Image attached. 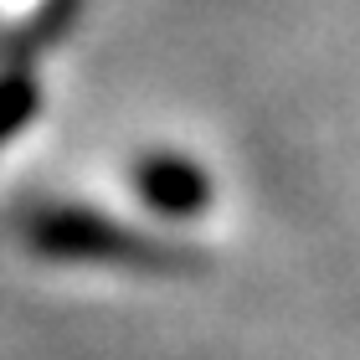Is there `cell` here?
<instances>
[{
	"label": "cell",
	"mask_w": 360,
	"mask_h": 360,
	"mask_svg": "<svg viewBox=\"0 0 360 360\" xmlns=\"http://www.w3.org/2000/svg\"><path fill=\"white\" fill-rule=\"evenodd\" d=\"M139 186L160 211H170V217H195V211L206 206V195H211L206 175L195 165H186V160H150L144 175H139Z\"/></svg>",
	"instance_id": "6da1fadb"
}]
</instances>
